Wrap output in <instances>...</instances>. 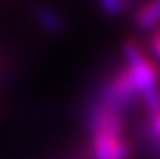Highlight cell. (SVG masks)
<instances>
[{"instance_id": "cell-1", "label": "cell", "mask_w": 160, "mask_h": 159, "mask_svg": "<svg viewBox=\"0 0 160 159\" xmlns=\"http://www.w3.org/2000/svg\"><path fill=\"white\" fill-rule=\"evenodd\" d=\"M96 159H128L129 144L124 135L123 111L96 103L87 116Z\"/></svg>"}, {"instance_id": "cell-2", "label": "cell", "mask_w": 160, "mask_h": 159, "mask_svg": "<svg viewBox=\"0 0 160 159\" xmlns=\"http://www.w3.org/2000/svg\"><path fill=\"white\" fill-rule=\"evenodd\" d=\"M123 55H124V60H126L124 67L131 74L142 99L160 93V89H158L160 67H158L157 60L148 56L135 40L124 41Z\"/></svg>"}, {"instance_id": "cell-3", "label": "cell", "mask_w": 160, "mask_h": 159, "mask_svg": "<svg viewBox=\"0 0 160 159\" xmlns=\"http://www.w3.org/2000/svg\"><path fill=\"white\" fill-rule=\"evenodd\" d=\"M138 94L140 93L136 89V84L129 70L126 67H123L108 79V82L101 91L97 103L108 106V108L118 109V111H123L124 108H128V104H131L136 99Z\"/></svg>"}, {"instance_id": "cell-4", "label": "cell", "mask_w": 160, "mask_h": 159, "mask_svg": "<svg viewBox=\"0 0 160 159\" xmlns=\"http://www.w3.org/2000/svg\"><path fill=\"white\" fill-rule=\"evenodd\" d=\"M135 24L140 31H153L160 26V0H147L136 9Z\"/></svg>"}, {"instance_id": "cell-5", "label": "cell", "mask_w": 160, "mask_h": 159, "mask_svg": "<svg viewBox=\"0 0 160 159\" xmlns=\"http://www.w3.org/2000/svg\"><path fill=\"white\" fill-rule=\"evenodd\" d=\"M36 21L46 31H60L63 26V19L51 7H38L36 9Z\"/></svg>"}, {"instance_id": "cell-6", "label": "cell", "mask_w": 160, "mask_h": 159, "mask_svg": "<svg viewBox=\"0 0 160 159\" xmlns=\"http://www.w3.org/2000/svg\"><path fill=\"white\" fill-rule=\"evenodd\" d=\"M99 5L109 16H121L126 12L129 0H99Z\"/></svg>"}, {"instance_id": "cell-7", "label": "cell", "mask_w": 160, "mask_h": 159, "mask_svg": "<svg viewBox=\"0 0 160 159\" xmlns=\"http://www.w3.org/2000/svg\"><path fill=\"white\" fill-rule=\"evenodd\" d=\"M148 137H150V140L155 142L157 149L160 151V111L153 113L150 116V122H148Z\"/></svg>"}, {"instance_id": "cell-8", "label": "cell", "mask_w": 160, "mask_h": 159, "mask_svg": "<svg viewBox=\"0 0 160 159\" xmlns=\"http://www.w3.org/2000/svg\"><path fill=\"white\" fill-rule=\"evenodd\" d=\"M148 41H150V48H152V53H153L155 60L160 62V26L152 31L150 40H148Z\"/></svg>"}]
</instances>
